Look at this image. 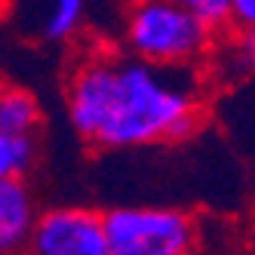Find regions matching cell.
<instances>
[{
	"label": "cell",
	"instance_id": "cell-2",
	"mask_svg": "<svg viewBox=\"0 0 255 255\" xmlns=\"http://www.w3.org/2000/svg\"><path fill=\"white\" fill-rule=\"evenodd\" d=\"M215 34L175 0H129L120 19V46L163 68H200L212 56Z\"/></svg>",
	"mask_w": 255,
	"mask_h": 255
},
{
	"label": "cell",
	"instance_id": "cell-7",
	"mask_svg": "<svg viewBox=\"0 0 255 255\" xmlns=\"http://www.w3.org/2000/svg\"><path fill=\"white\" fill-rule=\"evenodd\" d=\"M43 123V111L37 96L25 86L0 83V126L19 135H37Z\"/></svg>",
	"mask_w": 255,
	"mask_h": 255
},
{
	"label": "cell",
	"instance_id": "cell-5",
	"mask_svg": "<svg viewBox=\"0 0 255 255\" xmlns=\"http://www.w3.org/2000/svg\"><path fill=\"white\" fill-rule=\"evenodd\" d=\"M89 0H3L9 28L34 43H65L86 22Z\"/></svg>",
	"mask_w": 255,
	"mask_h": 255
},
{
	"label": "cell",
	"instance_id": "cell-11",
	"mask_svg": "<svg viewBox=\"0 0 255 255\" xmlns=\"http://www.w3.org/2000/svg\"><path fill=\"white\" fill-rule=\"evenodd\" d=\"M231 28L255 31V0H231Z\"/></svg>",
	"mask_w": 255,
	"mask_h": 255
},
{
	"label": "cell",
	"instance_id": "cell-4",
	"mask_svg": "<svg viewBox=\"0 0 255 255\" xmlns=\"http://www.w3.org/2000/svg\"><path fill=\"white\" fill-rule=\"evenodd\" d=\"M25 255H111L105 212L80 203L40 209Z\"/></svg>",
	"mask_w": 255,
	"mask_h": 255
},
{
	"label": "cell",
	"instance_id": "cell-6",
	"mask_svg": "<svg viewBox=\"0 0 255 255\" xmlns=\"http://www.w3.org/2000/svg\"><path fill=\"white\" fill-rule=\"evenodd\" d=\"M37 218V194L28 181L0 178V252H25Z\"/></svg>",
	"mask_w": 255,
	"mask_h": 255
},
{
	"label": "cell",
	"instance_id": "cell-9",
	"mask_svg": "<svg viewBox=\"0 0 255 255\" xmlns=\"http://www.w3.org/2000/svg\"><path fill=\"white\" fill-rule=\"evenodd\" d=\"M37 160L34 135H19L0 126V178H25Z\"/></svg>",
	"mask_w": 255,
	"mask_h": 255
},
{
	"label": "cell",
	"instance_id": "cell-1",
	"mask_svg": "<svg viewBox=\"0 0 255 255\" xmlns=\"http://www.w3.org/2000/svg\"><path fill=\"white\" fill-rule=\"evenodd\" d=\"M203 105L197 68H163L123 46L83 52L65 80L71 129L99 151L185 141L203 120Z\"/></svg>",
	"mask_w": 255,
	"mask_h": 255
},
{
	"label": "cell",
	"instance_id": "cell-8",
	"mask_svg": "<svg viewBox=\"0 0 255 255\" xmlns=\"http://www.w3.org/2000/svg\"><path fill=\"white\" fill-rule=\"evenodd\" d=\"M212 59L225 77H255V31L231 28Z\"/></svg>",
	"mask_w": 255,
	"mask_h": 255
},
{
	"label": "cell",
	"instance_id": "cell-12",
	"mask_svg": "<svg viewBox=\"0 0 255 255\" xmlns=\"http://www.w3.org/2000/svg\"><path fill=\"white\" fill-rule=\"evenodd\" d=\"M0 255H25V252H0Z\"/></svg>",
	"mask_w": 255,
	"mask_h": 255
},
{
	"label": "cell",
	"instance_id": "cell-3",
	"mask_svg": "<svg viewBox=\"0 0 255 255\" xmlns=\"http://www.w3.org/2000/svg\"><path fill=\"white\" fill-rule=\"evenodd\" d=\"M111 255H197L200 225L188 209L129 203L105 212Z\"/></svg>",
	"mask_w": 255,
	"mask_h": 255
},
{
	"label": "cell",
	"instance_id": "cell-10",
	"mask_svg": "<svg viewBox=\"0 0 255 255\" xmlns=\"http://www.w3.org/2000/svg\"><path fill=\"white\" fill-rule=\"evenodd\" d=\"M175 3L191 9L212 31H225L231 25V0H175Z\"/></svg>",
	"mask_w": 255,
	"mask_h": 255
}]
</instances>
